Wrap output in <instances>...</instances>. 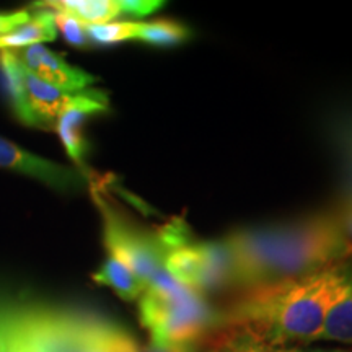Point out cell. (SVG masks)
<instances>
[{
	"label": "cell",
	"mask_w": 352,
	"mask_h": 352,
	"mask_svg": "<svg viewBox=\"0 0 352 352\" xmlns=\"http://www.w3.org/2000/svg\"><path fill=\"white\" fill-rule=\"evenodd\" d=\"M223 241L230 254L232 284L250 290L314 274L352 253L344 227L329 215L245 228Z\"/></svg>",
	"instance_id": "1"
},
{
	"label": "cell",
	"mask_w": 352,
	"mask_h": 352,
	"mask_svg": "<svg viewBox=\"0 0 352 352\" xmlns=\"http://www.w3.org/2000/svg\"><path fill=\"white\" fill-rule=\"evenodd\" d=\"M352 285V266L338 263L297 279L252 290L233 310L236 323H248L272 347L318 341L324 320Z\"/></svg>",
	"instance_id": "2"
},
{
	"label": "cell",
	"mask_w": 352,
	"mask_h": 352,
	"mask_svg": "<svg viewBox=\"0 0 352 352\" xmlns=\"http://www.w3.org/2000/svg\"><path fill=\"white\" fill-rule=\"evenodd\" d=\"M107 321L25 294L0 292V352L98 351Z\"/></svg>",
	"instance_id": "3"
},
{
	"label": "cell",
	"mask_w": 352,
	"mask_h": 352,
	"mask_svg": "<svg viewBox=\"0 0 352 352\" xmlns=\"http://www.w3.org/2000/svg\"><path fill=\"white\" fill-rule=\"evenodd\" d=\"M139 315L151 341L162 344L196 342L212 327L215 315L201 294L192 292L182 298H164L144 290L139 298Z\"/></svg>",
	"instance_id": "4"
},
{
	"label": "cell",
	"mask_w": 352,
	"mask_h": 352,
	"mask_svg": "<svg viewBox=\"0 0 352 352\" xmlns=\"http://www.w3.org/2000/svg\"><path fill=\"white\" fill-rule=\"evenodd\" d=\"M104 219V243L111 256L121 259L145 287L158 271L164 270V248L158 239L132 228L108 202L96 196Z\"/></svg>",
	"instance_id": "5"
},
{
	"label": "cell",
	"mask_w": 352,
	"mask_h": 352,
	"mask_svg": "<svg viewBox=\"0 0 352 352\" xmlns=\"http://www.w3.org/2000/svg\"><path fill=\"white\" fill-rule=\"evenodd\" d=\"M0 168L32 176L57 191H72L82 186L80 175L74 170L26 152L3 138H0Z\"/></svg>",
	"instance_id": "6"
},
{
	"label": "cell",
	"mask_w": 352,
	"mask_h": 352,
	"mask_svg": "<svg viewBox=\"0 0 352 352\" xmlns=\"http://www.w3.org/2000/svg\"><path fill=\"white\" fill-rule=\"evenodd\" d=\"M108 109V98L101 91H83L74 94L72 101L63 114L57 118L56 131L63 140L69 157L77 165H85L87 140L83 135V126L91 114L104 113Z\"/></svg>",
	"instance_id": "7"
},
{
	"label": "cell",
	"mask_w": 352,
	"mask_h": 352,
	"mask_svg": "<svg viewBox=\"0 0 352 352\" xmlns=\"http://www.w3.org/2000/svg\"><path fill=\"white\" fill-rule=\"evenodd\" d=\"M16 56L30 72H33L34 76L50 83V85L65 91V94L74 95L96 82L94 76L65 63L59 54L50 51L41 44L26 47Z\"/></svg>",
	"instance_id": "8"
},
{
	"label": "cell",
	"mask_w": 352,
	"mask_h": 352,
	"mask_svg": "<svg viewBox=\"0 0 352 352\" xmlns=\"http://www.w3.org/2000/svg\"><path fill=\"white\" fill-rule=\"evenodd\" d=\"M23 78L26 91H28L30 107H32L34 116H36L39 127L51 129V127L56 126L57 118L70 104L74 95L65 94V91L59 90V88L41 80L33 72H30L25 65Z\"/></svg>",
	"instance_id": "9"
},
{
	"label": "cell",
	"mask_w": 352,
	"mask_h": 352,
	"mask_svg": "<svg viewBox=\"0 0 352 352\" xmlns=\"http://www.w3.org/2000/svg\"><path fill=\"white\" fill-rule=\"evenodd\" d=\"M199 250L201 271L195 285L196 292L202 296L232 284V263L226 241H202Z\"/></svg>",
	"instance_id": "10"
},
{
	"label": "cell",
	"mask_w": 352,
	"mask_h": 352,
	"mask_svg": "<svg viewBox=\"0 0 352 352\" xmlns=\"http://www.w3.org/2000/svg\"><path fill=\"white\" fill-rule=\"evenodd\" d=\"M0 69H2L3 87H6L15 116L25 126L39 127L36 116L30 107L28 91H26L23 78V64L19 56L12 51H0Z\"/></svg>",
	"instance_id": "11"
},
{
	"label": "cell",
	"mask_w": 352,
	"mask_h": 352,
	"mask_svg": "<svg viewBox=\"0 0 352 352\" xmlns=\"http://www.w3.org/2000/svg\"><path fill=\"white\" fill-rule=\"evenodd\" d=\"M39 8H51L52 12L65 13L80 21L82 25H101L121 15L118 0H63V2H41Z\"/></svg>",
	"instance_id": "12"
},
{
	"label": "cell",
	"mask_w": 352,
	"mask_h": 352,
	"mask_svg": "<svg viewBox=\"0 0 352 352\" xmlns=\"http://www.w3.org/2000/svg\"><path fill=\"white\" fill-rule=\"evenodd\" d=\"M57 26L54 21V13L50 10H41L36 15L16 28L15 32L0 36V50L10 51L15 47L36 46V44L47 43L56 39Z\"/></svg>",
	"instance_id": "13"
},
{
	"label": "cell",
	"mask_w": 352,
	"mask_h": 352,
	"mask_svg": "<svg viewBox=\"0 0 352 352\" xmlns=\"http://www.w3.org/2000/svg\"><path fill=\"white\" fill-rule=\"evenodd\" d=\"M91 277L96 284L113 289L118 296L127 302L138 300L145 290V285L138 279V276L121 259L114 258L111 254Z\"/></svg>",
	"instance_id": "14"
},
{
	"label": "cell",
	"mask_w": 352,
	"mask_h": 352,
	"mask_svg": "<svg viewBox=\"0 0 352 352\" xmlns=\"http://www.w3.org/2000/svg\"><path fill=\"white\" fill-rule=\"evenodd\" d=\"M318 341L352 344V285L331 307Z\"/></svg>",
	"instance_id": "15"
},
{
	"label": "cell",
	"mask_w": 352,
	"mask_h": 352,
	"mask_svg": "<svg viewBox=\"0 0 352 352\" xmlns=\"http://www.w3.org/2000/svg\"><path fill=\"white\" fill-rule=\"evenodd\" d=\"M191 32L186 26L173 20H155L144 21L142 30H140L138 39L142 43L151 44V46L168 47L182 44L189 39Z\"/></svg>",
	"instance_id": "16"
},
{
	"label": "cell",
	"mask_w": 352,
	"mask_h": 352,
	"mask_svg": "<svg viewBox=\"0 0 352 352\" xmlns=\"http://www.w3.org/2000/svg\"><path fill=\"white\" fill-rule=\"evenodd\" d=\"M144 21H109L101 25H83L90 43L116 44L138 39Z\"/></svg>",
	"instance_id": "17"
},
{
	"label": "cell",
	"mask_w": 352,
	"mask_h": 352,
	"mask_svg": "<svg viewBox=\"0 0 352 352\" xmlns=\"http://www.w3.org/2000/svg\"><path fill=\"white\" fill-rule=\"evenodd\" d=\"M54 21L56 26L60 30V33L64 34L65 41L76 47H85L90 44V39H88L85 33V26H83L80 21L74 19V16L65 15V13L54 12Z\"/></svg>",
	"instance_id": "18"
},
{
	"label": "cell",
	"mask_w": 352,
	"mask_h": 352,
	"mask_svg": "<svg viewBox=\"0 0 352 352\" xmlns=\"http://www.w3.org/2000/svg\"><path fill=\"white\" fill-rule=\"evenodd\" d=\"M223 352H272V347L266 344L252 329H246L233 336L223 347Z\"/></svg>",
	"instance_id": "19"
},
{
	"label": "cell",
	"mask_w": 352,
	"mask_h": 352,
	"mask_svg": "<svg viewBox=\"0 0 352 352\" xmlns=\"http://www.w3.org/2000/svg\"><path fill=\"white\" fill-rule=\"evenodd\" d=\"M164 6L165 2H158V0H120L121 13H127L135 19H144V16L160 10Z\"/></svg>",
	"instance_id": "20"
},
{
	"label": "cell",
	"mask_w": 352,
	"mask_h": 352,
	"mask_svg": "<svg viewBox=\"0 0 352 352\" xmlns=\"http://www.w3.org/2000/svg\"><path fill=\"white\" fill-rule=\"evenodd\" d=\"M30 19H32V15H30L26 10L0 13V36L15 32L16 28H20L21 25H25Z\"/></svg>",
	"instance_id": "21"
},
{
	"label": "cell",
	"mask_w": 352,
	"mask_h": 352,
	"mask_svg": "<svg viewBox=\"0 0 352 352\" xmlns=\"http://www.w3.org/2000/svg\"><path fill=\"white\" fill-rule=\"evenodd\" d=\"M140 352H197V342H184V344H162L151 341L147 346H142Z\"/></svg>",
	"instance_id": "22"
},
{
	"label": "cell",
	"mask_w": 352,
	"mask_h": 352,
	"mask_svg": "<svg viewBox=\"0 0 352 352\" xmlns=\"http://www.w3.org/2000/svg\"><path fill=\"white\" fill-rule=\"evenodd\" d=\"M272 347V346H271ZM272 352H352L344 347H272Z\"/></svg>",
	"instance_id": "23"
},
{
	"label": "cell",
	"mask_w": 352,
	"mask_h": 352,
	"mask_svg": "<svg viewBox=\"0 0 352 352\" xmlns=\"http://www.w3.org/2000/svg\"><path fill=\"white\" fill-rule=\"evenodd\" d=\"M344 232H346V235H347V239H349V241L352 243V209L349 210V214H347V217H346V222H344Z\"/></svg>",
	"instance_id": "24"
},
{
	"label": "cell",
	"mask_w": 352,
	"mask_h": 352,
	"mask_svg": "<svg viewBox=\"0 0 352 352\" xmlns=\"http://www.w3.org/2000/svg\"><path fill=\"white\" fill-rule=\"evenodd\" d=\"M87 352H98V351H87Z\"/></svg>",
	"instance_id": "25"
}]
</instances>
